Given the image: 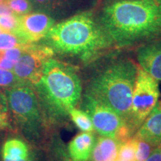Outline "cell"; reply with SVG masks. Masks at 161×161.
<instances>
[{
	"label": "cell",
	"instance_id": "cell-1",
	"mask_svg": "<svg viewBox=\"0 0 161 161\" xmlns=\"http://www.w3.org/2000/svg\"><path fill=\"white\" fill-rule=\"evenodd\" d=\"M101 24L116 45L122 47L161 34V2L116 0L104 7Z\"/></svg>",
	"mask_w": 161,
	"mask_h": 161
},
{
	"label": "cell",
	"instance_id": "cell-2",
	"mask_svg": "<svg viewBox=\"0 0 161 161\" xmlns=\"http://www.w3.org/2000/svg\"><path fill=\"white\" fill-rule=\"evenodd\" d=\"M54 52L87 63L111 46L113 40L91 12H82L54 25L46 36Z\"/></svg>",
	"mask_w": 161,
	"mask_h": 161
},
{
	"label": "cell",
	"instance_id": "cell-3",
	"mask_svg": "<svg viewBox=\"0 0 161 161\" xmlns=\"http://www.w3.org/2000/svg\"><path fill=\"white\" fill-rule=\"evenodd\" d=\"M34 87L41 110L54 121L69 116L81 97V81L75 67L53 58L46 62L41 78Z\"/></svg>",
	"mask_w": 161,
	"mask_h": 161
},
{
	"label": "cell",
	"instance_id": "cell-4",
	"mask_svg": "<svg viewBox=\"0 0 161 161\" xmlns=\"http://www.w3.org/2000/svg\"><path fill=\"white\" fill-rule=\"evenodd\" d=\"M137 69L138 66L130 60L114 62L92 78L86 92L117 113L130 128Z\"/></svg>",
	"mask_w": 161,
	"mask_h": 161
},
{
	"label": "cell",
	"instance_id": "cell-5",
	"mask_svg": "<svg viewBox=\"0 0 161 161\" xmlns=\"http://www.w3.org/2000/svg\"><path fill=\"white\" fill-rule=\"evenodd\" d=\"M4 93L14 120L29 135H36L42 117L41 108L34 86L22 82L6 88Z\"/></svg>",
	"mask_w": 161,
	"mask_h": 161
},
{
	"label": "cell",
	"instance_id": "cell-6",
	"mask_svg": "<svg viewBox=\"0 0 161 161\" xmlns=\"http://www.w3.org/2000/svg\"><path fill=\"white\" fill-rule=\"evenodd\" d=\"M82 108L91 118L94 129L102 136L116 139L119 143L130 139L133 131L129 125L109 107L85 93Z\"/></svg>",
	"mask_w": 161,
	"mask_h": 161
},
{
	"label": "cell",
	"instance_id": "cell-7",
	"mask_svg": "<svg viewBox=\"0 0 161 161\" xmlns=\"http://www.w3.org/2000/svg\"><path fill=\"white\" fill-rule=\"evenodd\" d=\"M160 97L158 81L139 67L130 108V126L133 131L140 127L158 102Z\"/></svg>",
	"mask_w": 161,
	"mask_h": 161
},
{
	"label": "cell",
	"instance_id": "cell-8",
	"mask_svg": "<svg viewBox=\"0 0 161 161\" xmlns=\"http://www.w3.org/2000/svg\"><path fill=\"white\" fill-rule=\"evenodd\" d=\"M49 46H37L30 43L15 64L13 72L21 80L35 86L41 78L44 65L54 55Z\"/></svg>",
	"mask_w": 161,
	"mask_h": 161
},
{
	"label": "cell",
	"instance_id": "cell-9",
	"mask_svg": "<svg viewBox=\"0 0 161 161\" xmlns=\"http://www.w3.org/2000/svg\"><path fill=\"white\" fill-rule=\"evenodd\" d=\"M55 25V20L44 13L35 12L19 15V27L14 35L27 43H33L45 38Z\"/></svg>",
	"mask_w": 161,
	"mask_h": 161
},
{
	"label": "cell",
	"instance_id": "cell-10",
	"mask_svg": "<svg viewBox=\"0 0 161 161\" xmlns=\"http://www.w3.org/2000/svg\"><path fill=\"white\" fill-rule=\"evenodd\" d=\"M136 58L140 67L158 81H161V43L140 47Z\"/></svg>",
	"mask_w": 161,
	"mask_h": 161
},
{
	"label": "cell",
	"instance_id": "cell-11",
	"mask_svg": "<svg viewBox=\"0 0 161 161\" xmlns=\"http://www.w3.org/2000/svg\"><path fill=\"white\" fill-rule=\"evenodd\" d=\"M134 137L146 141L152 146L161 144V102L153 108L138 128Z\"/></svg>",
	"mask_w": 161,
	"mask_h": 161
},
{
	"label": "cell",
	"instance_id": "cell-12",
	"mask_svg": "<svg viewBox=\"0 0 161 161\" xmlns=\"http://www.w3.org/2000/svg\"><path fill=\"white\" fill-rule=\"evenodd\" d=\"M95 143V136L91 132L79 133L68 145V154L70 160L87 161L91 157Z\"/></svg>",
	"mask_w": 161,
	"mask_h": 161
},
{
	"label": "cell",
	"instance_id": "cell-13",
	"mask_svg": "<svg viewBox=\"0 0 161 161\" xmlns=\"http://www.w3.org/2000/svg\"><path fill=\"white\" fill-rule=\"evenodd\" d=\"M119 142L109 136H100L96 141L91 154V161H116Z\"/></svg>",
	"mask_w": 161,
	"mask_h": 161
},
{
	"label": "cell",
	"instance_id": "cell-14",
	"mask_svg": "<svg viewBox=\"0 0 161 161\" xmlns=\"http://www.w3.org/2000/svg\"><path fill=\"white\" fill-rule=\"evenodd\" d=\"M29 152V147L23 140L10 139L5 141L2 148V158L27 160Z\"/></svg>",
	"mask_w": 161,
	"mask_h": 161
},
{
	"label": "cell",
	"instance_id": "cell-15",
	"mask_svg": "<svg viewBox=\"0 0 161 161\" xmlns=\"http://www.w3.org/2000/svg\"><path fill=\"white\" fill-rule=\"evenodd\" d=\"M69 117L76 126L84 132H92L94 130L91 118L83 110L73 108L69 112Z\"/></svg>",
	"mask_w": 161,
	"mask_h": 161
},
{
	"label": "cell",
	"instance_id": "cell-16",
	"mask_svg": "<svg viewBox=\"0 0 161 161\" xmlns=\"http://www.w3.org/2000/svg\"><path fill=\"white\" fill-rule=\"evenodd\" d=\"M136 142L134 138H130L119 144L118 158L126 161H135Z\"/></svg>",
	"mask_w": 161,
	"mask_h": 161
},
{
	"label": "cell",
	"instance_id": "cell-17",
	"mask_svg": "<svg viewBox=\"0 0 161 161\" xmlns=\"http://www.w3.org/2000/svg\"><path fill=\"white\" fill-rule=\"evenodd\" d=\"M29 44L18 37L14 34L8 32H1L0 33V50H6L12 48L21 46Z\"/></svg>",
	"mask_w": 161,
	"mask_h": 161
},
{
	"label": "cell",
	"instance_id": "cell-18",
	"mask_svg": "<svg viewBox=\"0 0 161 161\" xmlns=\"http://www.w3.org/2000/svg\"><path fill=\"white\" fill-rule=\"evenodd\" d=\"M19 15L13 14L0 16V29L3 32L15 34L19 27Z\"/></svg>",
	"mask_w": 161,
	"mask_h": 161
},
{
	"label": "cell",
	"instance_id": "cell-19",
	"mask_svg": "<svg viewBox=\"0 0 161 161\" xmlns=\"http://www.w3.org/2000/svg\"><path fill=\"white\" fill-rule=\"evenodd\" d=\"M136 142L135 161H145L152 152V145L146 141L134 137Z\"/></svg>",
	"mask_w": 161,
	"mask_h": 161
},
{
	"label": "cell",
	"instance_id": "cell-20",
	"mask_svg": "<svg viewBox=\"0 0 161 161\" xmlns=\"http://www.w3.org/2000/svg\"><path fill=\"white\" fill-rule=\"evenodd\" d=\"M12 11L17 15L29 14L32 10V4L29 0H11L7 2Z\"/></svg>",
	"mask_w": 161,
	"mask_h": 161
},
{
	"label": "cell",
	"instance_id": "cell-21",
	"mask_svg": "<svg viewBox=\"0 0 161 161\" xmlns=\"http://www.w3.org/2000/svg\"><path fill=\"white\" fill-rule=\"evenodd\" d=\"M22 82L23 81L19 80L13 71L0 68V86L8 88Z\"/></svg>",
	"mask_w": 161,
	"mask_h": 161
},
{
	"label": "cell",
	"instance_id": "cell-22",
	"mask_svg": "<svg viewBox=\"0 0 161 161\" xmlns=\"http://www.w3.org/2000/svg\"><path fill=\"white\" fill-rule=\"evenodd\" d=\"M30 44V43H29ZM29 44H25V45H23L21 46H17V47L12 48V49H6V50H0L1 51L2 55L4 57L7 58V59L11 60L12 61L17 63V61L19 60V58L21 57L23 55V52L25 51L26 47Z\"/></svg>",
	"mask_w": 161,
	"mask_h": 161
},
{
	"label": "cell",
	"instance_id": "cell-23",
	"mask_svg": "<svg viewBox=\"0 0 161 161\" xmlns=\"http://www.w3.org/2000/svg\"><path fill=\"white\" fill-rule=\"evenodd\" d=\"M67 0H30L32 5L40 8L54 9L65 3Z\"/></svg>",
	"mask_w": 161,
	"mask_h": 161
},
{
	"label": "cell",
	"instance_id": "cell-24",
	"mask_svg": "<svg viewBox=\"0 0 161 161\" xmlns=\"http://www.w3.org/2000/svg\"><path fill=\"white\" fill-rule=\"evenodd\" d=\"M9 111L7 98L5 93L0 92V116Z\"/></svg>",
	"mask_w": 161,
	"mask_h": 161
},
{
	"label": "cell",
	"instance_id": "cell-25",
	"mask_svg": "<svg viewBox=\"0 0 161 161\" xmlns=\"http://www.w3.org/2000/svg\"><path fill=\"white\" fill-rule=\"evenodd\" d=\"M13 14L14 12L9 7L7 2H3V3H0V16L11 15Z\"/></svg>",
	"mask_w": 161,
	"mask_h": 161
},
{
	"label": "cell",
	"instance_id": "cell-26",
	"mask_svg": "<svg viewBox=\"0 0 161 161\" xmlns=\"http://www.w3.org/2000/svg\"><path fill=\"white\" fill-rule=\"evenodd\" d=\"M145 161H161V155L158 146L152 151L148 158Z\"/></svg>",
	"mask_w": 161,
	"mask_h": 161
},
{
	"label": "cell",
	"instance_id": "cell-27",
	"mask_svg": "<svg viewBox=\"0 0 161 161\" xmlns=\"http://www.w3.org/2000/svg\"><path fill=\"white\" fill-rule=\"evenodd\" d=\"M27 161H38L37 158L36 157V154L35 152H29V158H28Z\"/></svg>",
	"mask_w": 161,
	"mask_h": 161
},
{
	"label": "cell",
	"instance_id": "cell-28",
	"mask_svg": "<svg viewBox=\"0 0 161 161\" xmlns=\"http://www.w3.org/2000/svg\"><path fill=\"white\" fill-rule=\"evenodd\" d=\"M27 160H13L9 158H3V161H27Z\"/></svg>",
	"mask_w": 161,
	"mask_h": 161
},
{
	"label": "cell",
	"instance_id": "cell-29",
	"mask_svg": "<svg viewBox=\"0 0 161 161\" xmlns=\"http://www.w3.org/2000/svg\"><path fill=\"white\" fill-rule=\"evenodd\" d=\"M64 161H71V160H70L69 157L68 158V156H67V158H66H66H64Z\"/></svg>",
	"mask_w": 161,
	"mask_h": 161
},
{
	"label": "cell",
	"instance_id": "cell-30",
	"mask_svg": "<svg viewBox=\"0 0 161 161\" xmlns=\"http://www.w3.org/2000/svg\"><path fill=\"white\" fill-rule=\"evenodd\" d=\"M158 148H159V150H160V155H161V144L159 145Z\"/></svg>",
	"mask_w": 161,
	"mask_h": 161
},
{
	"label": "cell",
	"instance_id": "cell-31",
	"mask_svg": "<svg viewBox=\"0 0 161 161\" xmlns=\"http://www.w3.org/2000/svg\"><path fill=\"white\" fill-rule=\"evenodd\" d=\"M116 161H126V160H122V159H119V158H117V160Z\"/></svg>",
	"mask_w": 161,
	"mask_h": 161
},
{
	"label": "cell",
	"instance_id": "cell-32",
	"mask_svg": "<svg viewBox=\"0 0 161 161\" xmlns=\"http://www.w3.org/2000/svg\"><path fill=\"white\" fill-rule=\"evenodd\" d=\"M3 2H5V0H0V3H3Z\"/></svg>",
	"mask_w": 161,
	"mask_h": 161
},
{
	"label": "cell",
	"instance_id": "cell-33",
	"mask_svg": "<svg viewBox=\"0 0 161 161\" xmlns=\"http://www.w3.org/2000/svg\"><path fill=\"white\" fill-rule=\"evenodd\" d=\"M5 2H8V1H11V0H5Z\"/></svg>",
	"mask_w": 161,
	"mask_h": 161
},
{
	"label": "cell",
	"instance_id": "cell-34",
	"mask_svg": "<svg viewBox=\"0 0 161 161\" xmlns=\"http://www.w3.org/2000/svg\"><path fill=\"white\" fill-rule=\"evenodd\" d=\"M1 32H3V31H2V30L0 29V33H1Z\"/></svg>",
	"mask_w": 161,
	"mask_h": 161
},
{
	"label": "cell",
	"instance_id": "cell-35",
	"mask_svg": "<svg viewBox=\"0 0 161 161\" xmlns=\"http://www.w3.org/2000/svg\"><path fill=\"white\" fill-rule=\"evenodd\" d=\"M159 1H160V2H161V0H159Z\"/></svg>",
	"mask_w": 161,
	"mask_h": 161
}]
</instances>
